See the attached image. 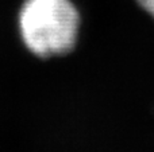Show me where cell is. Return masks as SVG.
Segmentation results:
<instances>
[{"mask_svg": "<svg viewBox=\"0 0 154 152\" xmlns=\"http://www.w3.org/2000/svg\"><path fill=\"white\" fill-rule=\"evenodd\" d=\"M137 3H138L150 16L154 18V0H137Z\"/></svg>", "mask_w": 154, "mask_h": 152, "instance_id": "obj_2", "label": "cell"}, {"mask_svg": "<svg viewBox=\"0 0 154 152\" xmlns=\"http://www.w3.org/2000/svg\"><path fill=\"white\" fill-rule=\"evenodd\" d=\"M19 31L34 55H64L76 46L79 11L70 0H24L19 11Z\"/></svg>", "mask_w": 154, "mask_h": 152, "instance_id": "obj_1", "label": "cell"}]
</instances>
